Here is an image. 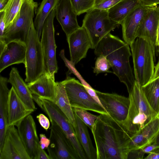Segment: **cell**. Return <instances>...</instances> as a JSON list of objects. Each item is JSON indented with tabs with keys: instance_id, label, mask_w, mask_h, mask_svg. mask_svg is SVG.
Listing matches in <instances>:
<instances>
[{
	"instance_id": "obj_1",
	"label": "cell",
	"mask_w": 159,
	"mask_h": 159,
	"mask_svg": "<svg viewBox=\"0 0 159 159\" xmlns=\"http://www.w3.org/2000/svg\"><path fill=\"white\" fill-rule=\"evenodd\" d=\"M91 131L97 159H127L130 151L128 143L131 134L125 129L123 123L108 114H100Z\"/></svg>"
},
{
	"instance_id": "obj_2",
	"label": "cell",
	"mask_w": 159,
	"mask_h": 159,
	"mask_svg": "<svg viewBox=\"0 0 159 159\" xmlns=\"http://www.w3.org/2000/svg\"><path fill=\"white\" fill-rule=\"evenodd\" d=\"M129 45L110 33L106 35L94 49L97 56L103 55L109 62L113 73L124 83L129 93L135 81L129 58L132 56Z\"/></svg>"
},
{
	"instance_id": "obj_3",
	"label": "cell",
	"mask_w": 159,
	"mask_h": 159,
	"mask_svg": "<svg viewBox=\"0 0 159 159\" xmlns=\"http://www.w3.org/2000/svg\"><path fill=\"white\" fill-rule=\"evenodd\" d=\"M129 94L130 101L129 111L123 124L127 131L133 134L155 118L157 113L150 105L142 86L135 80Z\"/></svg>"
},
{
	"instance_id": "obj_4",
	"label": "cell",
	"mask_w": 159,
	"mask_h": 159,
	"mask_svg": "<svg viewBox=\"0 0 159 159\" xmlns=\"http://www.w3.org/2000/svg\"><path fill=\"white\" fill-rule=\"evenodd\" d=\"M135 80L142 87L150 82L154 73L155 49L137 38L130 46Z\"/></svg>"
},
{
	"instance_id": "obj_5",
	"label": "cell",
	"mask_w": 159,
	"mask_h": 159,
	"mask_svg": "<svg viewBox=\"0 0 159 159\" xmlns=\"http://www.w3.org/2000/svg\"><path fill=\"white\" fill-rule=\"evenodd\" d=\"M26 45L25 81L28 83L36 80L47 70L43 48L34 23L30 29Z\"/></svg>"
},
{
	"instance_id": "obj_6",
	"label": "cell",
	"mask_w": 159,
	"mask_h": 159,
	"mask_svg": "<svg viewBox=\"0 0 159 159\" xmlns=\"http://www.w3.org/2000/svg\"><path fill=\"white\" fill-rule=\"evenodd\" d=\"M38 3L34 0H25L12 23L5 29L6 44L12 42L26 44L31 27L34 23V10Z\"/></svg>"
},
{
	"instance_id": "obj_7",
	"label": "cell",
	"mask_w": 159,
	"mask_h": 159,
	"mask_svg": "<svg viewBox=\"0 0 159 159\" xmlns=\"http://www.w3.org/2000/svg\"><path fill=\"white\" fill-rule=\"evenodd\" d=\"M120 24L111 20L107 10L93 8L86 14L82 26L86 30L94 49L100 41Z\"/></svg>"
},
{
	"instance_id": "obj_8",
	"label": "cell",
	"mask_w": 159,
	"mask_h": 159,
	"mask_svg": "<svg viewBox=\"0 0 159 159\" xmlns=\"http://www.w3.org/2000/svg\"><path fill=\"white\" fill-rule=\"evenodd\" d=\"M39 99L40 108L47 114L50 121L56 123L62 130L79 159H87L77 139L72 125L65 114L52 102L39 97Z\"/></svg>"
},
{
	"instance_id": "obj_9",
	"label": "cell",
	"mask_w": 159,
	"mask_h": 159,
	"mask_svg": "<svg viewBox=\"0 0 159 159\" xmlns=\"http://www.w3.org/2000/svg\"><path fill=\"white\" fill-rule=\"evenodd\" d=\"M64 84L72 108L77 107L92 111L100 114H108L104 109L89 94L83 84L66 74Z\"/></svg>"
},
{
	"instance_id": "obj_10",
	"label": "cell",
	"mask_w": 159,
	"mask_h": 159,
	"mask_svg": "<svg viewBox=\"0 0 159 159\" xmlns=\"http://www.w3.org/2000/svg\"><path fill=\"white\" fill-rule=\"evenodd\" d=\"M56 16L54 9L46 20L42 32L40 42L44 55L47 71L55 79V74L58 67L56 58L57 46L55 39V29L53 21Z\"/></svg>"
},
{
	"instance_id": "obj_11",
	"label": "cell",
	"mask_w": 159,
	"mask_h": 159,
	"mask_svg": "<svg viewBox=\"0 0 159 159\" xmlns=\"http://www.w3.org/2000/svg\"><path fill=\"white\" fill-rule=\"evenodd\" d=\"M50 122V143L47 148L50 159H79L62 130L56 123Z\"/></svg>"
},
{
	"instance_id": "obj_12",
	"label": "cell",
	"mask_w": 159,
	"mask_h": 159,
	"mask_svg": "<svg viewBox=\"0 0 159 159\" xmlns=\"http://www.w3.org/2000/svg\"><path fill=\"white\" fill-rule=\"evenodd\" d=\"M103 107L108 114L114 120L123 123L129 111V98L116 93H108L96 90Z\"/></svg>"
},
{
	"instance_id": "obj_13",
	"label": "cell",
	"mask_w": 159,
	"mask_h": 159,
	"mask_svg": "<svg viewBox=\"0 0 159 159\" xmlns=\"http://www.w3.org/2000/svg\"><path fill=\"white\" fill-rule=\"evenodd\" d=\"M0 159H30L14 126L8 127L2 148Z\"/></svg>"
},
{
	"instance_id": "obj_14",
	"label": "cell",
	"mask_w": 159,
	"mask_h": 159,
	"mask_svg": "<svg viewBox=\"0 0 159 159\" xmlns=\"http://www.w3.org/2000/svg\"><path fill=\"white\" fill-rule=\"evenodd\" d=\"M70 61L74 65L86 57L89 49H92L91 40L85 29L82 26L66 38Z\"/></svg>"
},
{
	"instance_id": "obj_15",
	"label": "cell",
	"mask_w": 159,
	"mask_h": 159,
	"mask_svg": "<svg viewBox=\"0 0 159 159\" xmlns=\"http://www.w3.org/2000/svg\"><path fill=\"white\" fill-rule=\"evenodd\" d=\"M19 136L30 158L34 159L39 145L35 122L30 114L25 118L17 126Z\"/></svg>"
},
{
	"instance_id": "obj_16",
	"label": "cell",
	"mask_w": 159,
	"mask_h": 159,
	"mask_svg": "<svg viewBox=\"0 0 159 159\" xmlns=\"http://www.w3.org/2000/svg\"><path fill=\"white\" fill-rule=\"evenodd\" d=\"M159 24V6L149 7L138 28L137 38H141L155 49Z\"/></svg>"
},
{
	"instance_id": "obj_17",
	"label": "cell",
	"mask_w": 159,
	"mask_h": 159,
	"mask_svg": "<svg viewBox=\"0 0 159 159\" xmlns=\"http://www.w3.org/2000/svg\"><path fill=\"white\" fill-rule=\"evenodd\" d=\"M159 133V118L157 116L143 128L132 134L128 143V148L132 150L141 149L155 143Z\"/></svg>"
},
{
	"instance_id": "obj_18",
	"label": "cell",
	"mask_w": 159,
	"mask_h": 159,
	"mask_svg": "<svg viewBox=\"0 0 159 159\" xmlns=\"http://www.w3.org/2000/svg\"><path fill=\"white\" fill-rule=\"evenodd\" d=\"M149 7L141 5L131 11L120 24L124 40L129 46L137 38L138 28Z\"/></svg>"
},
{
	"instance_id": "obj_19",
	"label": "cell",
	"mask_w": 159,
	"mask_h": 159,
	"mask_svg": "<svg viewBox=\"0 0 159 159\" xmlns=\"http://www.w3.org/2000/svg\"><path fill=\"white\" fill-rule=\"evenodd\" d=\"M56 17L65 33L66 38L79 28L77 15L70 0H60L56 7Z\"/></svg>"
},
{
	"instance_id": "obj_20",
	"label": "cell",
	"mask_w": 159,
	"mask_h": 159,
	"mask_svg": "<svg viewBox=\"0 0 159 159\" xmlns=\"http://www.w3.org/2000/svg\"><path fill=\"white\" fill-rule=\"evenodd\" d=\"M34 111L23 103L12 86L10 89L8 100V127H17L25 118Z\"/></svg>"
},
{
	"instance_id": "obj_21",
	"label": "cell",
	"mask_w": 159,
	"mask_h": 159,
	"mask_svg": "<svg viewBox=\"0 0 159 159\" xmlns=\"http://www.w3.org/2000/svg\"><path fill=\"white\" fill-rule=\"evenodd\" d=\"M26 44L17 42L7 44L0 53V72L12 65L23 63L25 61Z\"/></svg>"
},
{
	"instance_id": "obj_22",
	"label": "cell",
	"mask_w": 159,
	"mask_h": 159,
	"mask_svg": "<svg viewBox=\"0 0 159 159\" xmlns=\"http://www.w3.org/2000/svg\"><path fill=\"white\" fill-rule=\"evenodd\" d=\"M55 79L46 70L35 81L27 83L32 94L54 102L56 96Z\"/></svg>"
},
{
	"instance_id": "obj_23",
	"label": "cell",
	"mask_w": 159,
	"mask_h": 159,
	"mask_svg": "<svg viewBox=\"0 0 159 159\" xmlns=\"http://www.w3.org/2000/svg\"><path fill=\"white\" fill-rule=\"evenodd\" d=\"M8 81L13 87L17 95L27 107L30 110L35 111L37 108L33 101L32 94L27 84L21 77L16 68H12Z\"/></svg>"
},
{
	"instance_id": "obj_24",
	"label": "cell",
	"mask_w": 159,
	"mask_h": 159,
	"mask_svg": "<svg viewBox=\"0 0 159 159\" xmlns=\"http://www.w3.org/2000/svg\"><path fill=\"white\" fill-rule=\"evenodd\" d=\"M8 79L0 76V149L2 148L8 128V100L10 90Z\"/></svg>"
},
{
	"instance_id": "obj_25",
	"label": "cell",
	"mask_w": 159,
	"mask_h": 159,
	"mask_svg": "<svg viewBox=\"0 0 159 159\" xmlns=\"http://www.w3.org/2000/svg\"><path fill=\"white\" fill-rule=\"evenodd\" d=\"M75 123L73 126L77 139L82 147L87 159H97L96 148L93 146L87 126L75 115Z\"/></svg>"
},
{
	"instance_id": "obj_26",
	"label": "cell",
	"mask_w": 159,
	"mask_h": 159,
	"mask_svg": "<svg viewBox=\"0 0 159 159\" xmlns=\"http://www.w3.org/2000/svg\"><path fill=\"white\" fill-rule=\"evenodd\" d=\"M141 5L140 0H122L108 10L109 16L111 20L121 24L131 11Z\"/></svg>"
},
{
	"instance_id": "obj_27",
	"label": "cell",
	"mask_w": 159,
	"mask_h": 159,
	"mask_svg": "<svg viewBox=\"0 0 159 159\" xmlns=\"http://www.w3.org/2000/svg\"><path fill=\"white\" fill-rule=\"evenodd\" d=\"M68 118L73 126L75 117L64 84L61 81L56 82V96L54 102Z\"/></svg>"
},
{
	"instance_id": "obj_28",
	"label": "cell",
	"mask_w": 159,
	"mask_h": 159,
	"mask_svg": "<svg viewBox=\"0 0 159 159\" xmlns=\"http://www.w3.org/2000/svg\"><path fill=\"white\" fill-rule=\"evenodd\" d=\"M60 0H43L38 8L34 21L35 29L40 39L44 22Z\"/></svg>"
},
{
	"instance_id": "obj_29",
	"label": "cell",
	"mask_w": 159,
	"mask_h": 159,
	"mask_svg": "<svg viewBox=\"0 0 159 159\" xmlns=\"http://www.w3.org/2000/svg\"><path fill=\"white\" fill-rule=\"evenodd\" d=\"M142 87L150 105L158 114L159 112V78Z\"/></svg>"
},
{
	"instance_id": "obj_30",
	"label": "cell",
	"mask_w": 159,
	"mask_h": 159,
	"mask_svg": "<svg viewBox=\"0 0 159 159\" xmlns=\"http://www.w3.org/2000/svg\"><path fill=\"white\" fill-rule=\"evenodd\" d=\"M25 0H8L4 8L0 11L4 12L6 28L12 23Z\"/></svg>"
},
{
	"instance_id": "obj_31",
	"label": "cell",
	"mask_w": 159,
	"mask_h": 159,
	"mask_svg": "<svg viewBox=\"0 0 159 159\" xmlns=\"http://www.w3.org/2000/svg\"><path fill=\"white\" fill-rule=\"evenodd\" d=\"M72 109L75 115L77 116L91 130L98 116L93 114L87 111V110L81 108L73 107Z\"/></svg>"
},
{
	"instance_id": "obj_32",
	"label": "cell",
	"mask_w": 159,
	"mask_h": 159,
	"mask_svg": "<svg viewBox=\"0 0 159 159\" xmlns=\"http://www.w3.org/2000/svg\"><path fill=\"white\" fill-rule=\"evenodd\" d=\"M77 15L87 12L92 9L95 0H70Z\"/></svg>"
},
{
	"instance_id": "obj_33",
	"label": "cell",
	"mask_w": 159,
	"mask_h": 159,
	"mask_svg": "<svg viewBox=\"0 0 159 159\" xmlns=\"http://www.w3.org/2000/svg\"><path fill=\"white\" fill-rule=\"evenodd\" d=\"M111 67V65L106 57L101 55L98 56L96 59L93 72L96 75L101 73H113V71L109 70Z\"/></svg>"
},
{
	"instance_id": "obj_34",
	"label": "cell",
	"mask_w": 159,
	"mask_h": 159,
	"mask_svg": "<svg viewBox=\"0 0 159 159\" xmlns=\"http://www.w3.org/2000/svg\"><path fill=\"white\" fill-rule=\"evenodd\" d=\"M61 57L64 61L66 66L68 69V74L70 75L71 73L74 74L80 81L81 83L84 86H89L90 85L82 77L80 74L75 68V65H73L70 61L68 60L66 57L64 49L61 50L59 54Z\"/></svg>"
},
{
	"instance_id": "obj_35",
	"label": "cell",
	"mask_w": 159,
	"mask_h": 159,
	"mask_svg": "<svg viewBox=\"0 0 159 159\" xmlns=\"http://www.w3.org/2000/svg\"><path fill=\"white\" fill-rule=\"evenodd\" d=\"M122 0H95L93 8L108 11Z\"/></svg>"
},
{
	"instance_id": "obj_36",
	"label": "cell",
	"mask_w": 159,
	"mask_h": 159,
	"mask_svg": "<svg viewBox=\"0 0 159 159\" xmlns=\"http://www.w3.org/2000/svg\"><path fill=\"white\" fill-rule=\"evenodd\" d=\"M0 53L4 49L6 45L4 37V32L6 28L5 23L4 20L3 12H0Z\"/></svg>"
},
{
	"instance_id": "obj_37",
	"label": "cell",
	"mask_w": 159,
	"mask_h": 159,
	"mask_svg": "<svg viewBox=\"0 0 159 159\" xmlns=\"http://www.w3.org/2000/svg\"><path fill=\"white\" fill-rule=\"evenodd\" d=\"M36 117L41 126L46 131H47L50 125L48 118L44 114L41 113L37 116Z\"/></svg>"
},
{
	"instance_id": "obj_38",
	"label": "cell",
	"mask_w": 159,
	"mask_h": 159,
	"mask_svg": "<svg viewBox=\"0 0 159 159\" xmlns=\"http://www.w3.org/2000/svg\"><path fill=\"white\" fill-rule=\"evenodd\" d=\"M145 153L142 149L130 151L128 156V159H143Z\"/></svg>"
},
{
	"instance_id": "obj_39",
	"label": "cell",
	"mask_w": 159,
	"mask_h": 159,
	"mask_svg": "<svg viewBox=\"0 0 159 159\" xmlns=\"http://www.w3.org/2000/svg\"><path fill=\"white\" fill-rule=\"evenodd\" d=\"M84 87L90 96L98 103L103 108L96 92V90L92 88L91 86H84Z\"/></svg>"
},
{
	"instance_id": "obj_40",
	"label": "cell",
	"mask_w": 159,
	"mask_h": 159,
	"mask_svg": "<svg viewBox=\"0 0 159 159\" xmlns=\"http://www.w3.org/2000/svg\"><path fill=\"white\" fill-rule=\"evenodd\" d=\"M39 137V144L40 147L43 149H47L50 143V139L48 138L45 134H40Z\"/></svg>"
},
{
	"instance_id": "obj_41",
	"label": "cell",
	"mask_w": 159,
	"mask_h": 159,
	"mask_svg": "<svg viewBox=\"0 0 159 159\" xmlns=\"http://www.w3.org/2000/svg\"><path fill=\"white\" fill-rule=\"evenodd\" d=\"M34 159H50V158L48 155L39 145L36 150Z\"/></svg>"
},
{
	"instance_id": "obj_42",
	"label": "cell",
	"mask_w": 159,
	"mask_h": 159,
	"mask_svg": "<svg viewBox=\"0 0 159 159\" xmlns=\"http://www.w3.org/2000/svg\"><path fill=\"white\" fill-rule=\"evenodd\" d=\"M143 152L145 153H148L155 151L159 149V146L155 144H152L146 146L141 149Z\"/></svg>"
},
{
	"instance_id": "obj_43",
	"label": "cell",
	"mask_w": 159,
	"mask_h": 159,
	"mask_svg": "<svg viewBox=\"0 0 159 159\" xmlns=\"http://www.w3.org/2000/svg\"><path fill=\"white\" fill-rule=\"evenodd\" d=\"M142 5L149 7L157 6L159 4V0H140Z\"/></svg>"
},
{
	"instance_id": "obj_44",
	"label": "cell",
	"mask_w": 159,
	"mask_h": 159,
	"mask_svg": "<svg viewBox=\"0 0 159 159\" xmlns=\"http://www.w3.org/2000/svg\"><path fill=\"white\" fill-rule=\"evenodd\" d=\"M144 159H159V149L154 152H151Z\"/></svg>"
},
{
	"instance_id": "obj_45",
	"label": "cell",
	"mask_w": 159,
	"mask_h": 159,
	"mask_svg": "<svg viewBox=\"0 0 159 159\" xmlns=\"http://www.w3.org/2000/svg\"><path fill=\"white\" fill-rule=\"evenodd\" d=\"M158 78H159V58L157 65L155 66L153 76L150 82Z\"/></svg>"
},
{
	"instance_id": "obj_46",
	"label": "cell",
	"mask_w": 159,
	"mask_h": 159,
	"mask_svg": "<svg viewBox=\"0 0 159 159\" xmlns=\"http://www.w3.org/2000/svg\"><path fill=\"white\" fill-rule=\"evenodd\" d=\"M8 0L0 1V11H1L6 5Z\"/></svg>"
},
{
	"instance_id": "obj_47",
	"label": "cell",
	"mask_w": 159,
	"mask_h": 159,
	"mask_svg": "<svg viewBox=\"0 0 159 159\" xmlns=\"http://www.w3.org/2000/svg\"><path fill=\"white\" fill-rule=\"evenodd\" d=\"M159 45V24L158 25L157 33V37L156 41V46L157 47H158Z\"/></svg>"
},
{
	"instance_id": "obj_48",
	"label": "cell",
	"mask_w": 159,
	"mask_h": 159,
	"mask_svg": "<svg viewBox=\"0 0 159 159\" xmlns=\"http://www.w3.org/2000/svg\"><path fill=\"white\" fill-rule=\"evenodd\" d=\"M157 145L159 146V133L157 134L156 139L154 143Z\"/></svg>"
},
{
	"instance_id": "obj_49",
	"label": "cell",
	"mask_w": 159,
	"mask_h": 159,
	"mask_svg": "<svg viewBox=\"0 0 159 159\" xmlns=\"http://www.w3.org/2000/svg\"><path fill=\"white\" fill-rule=\"evenodd\" d=\"M157 51L159 53V45L158 46Z\"/></svg>"
},
{
	"instance_id": "obj_50",
	"label": "cell",
	"mask_w": 159,
	"mask_h": 159,
	"mask_svg": "<svg viewBox=\"0 0 159 159\" xmlns=\"http://www.w3.org/2000/svg\"><path fill=\"white\" fill-rule=\"evenodd\" d=\"M157 116H158L159 118V112L157 114Z\"/></svg>"
},
{
	"instance_id": "obj_51",
	"label": "cell",
	"mask_w": 159,
	"mask_h": 159,
	"mask_svg": "<svg viewBox=\"0 0 159 159\" xmlns=\"http://www.w3.org/2000/svg\"><path fill=\"white\" fill-rule=\"evenodd\" d=\"M2 0H0V1H2Z\"/></svg>"
},
{
	"instance_id": "obj_52",
	"label": "cell",
	"mask_w": 159,
	"mask_h": 159,
	"mask_svg": "<svg viewBox=\"0 0 159 159\" xmlns=\"http://www.w3.org/2000/svg\"><path fill=\"white\" fill-rule=\"evenodd\" d=\"M159 112H158V113H159Z\"/></svg>"
}]
</instances>
